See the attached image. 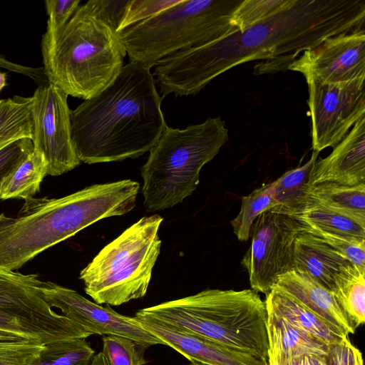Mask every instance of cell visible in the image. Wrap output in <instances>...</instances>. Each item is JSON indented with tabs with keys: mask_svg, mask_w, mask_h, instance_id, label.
Returning <instances> with one entry per match:
<instances>
[{
	"mask_svg": "<svg viewBox=\"0 0 365 365\" xmlns=\"http://www.w3.org/2000/svg\"><path fill=\"white\" fill-rule=\"evenodd\" d=\"M301 228V227H300ZM301 231L319 237L345 257L355 267L365 271V240L347 237L301 228Z\"/></svg>",
	"mask_w": 365,
	"mask_h": 365,
	"instance_id": "obj_32",
	"label": "cell"
},
{
	"mask_svg": "<svg viewBox=\"0 0 365 365\" xmlns=\"http://www.w3.org/2000/svg\"><path fill=\"white\" fill-rule=\"evenodd\" d=\"M102 354L108 365H145L148 348L129 338L117 335L102 337Z\"/></svg>",
	"mask_w": 365,
	"mask_h": 365,
	"instance_id": "obj_29",
	"label": "cell"
},
{
	"mask_svg": "<svg viewBox=\"0 0 365 365\" xmlns=\"http://www.w3.org/2000/svg\"><path fill=\"white\" fill-rule=\"evenodd\" d=\"M48 175V164L43 155L34 149L6 176L1 185L0 200L19 198L26 200L40 190Z\"/></svg>",
	"mask_w": 365,
	"mask_h": 365,
	"instance_id": "obj_24",
	"label": "cell"
},
{
	"mask_svg": "<svg viewBox=\"0 0 365 365\" xmlns=\"http://www.w3.org/2000/svg\"><path fill=\"white\" fill-rule=\"evenodd\" d=\"M313 152L334 148L365 116V78L331 83L305 78Z\"/></svg>",
	"mask_w": 365,
	"mask_h": 365,
	"instance_id": "obj_11",
	"label": "cell"
},
{
	"mask_svg": "<svg viewBox=\"0 0 365 365\" xmlns=\"http://www.w3.org/2000/svg\"><path fill=\"white\" fill-rule=\"evenodd\" d=\"M150 69L130 62L114 81L71 110V138L86 164L137 158L149 152L167 126Z\"/></svg>",
	"mask_w": 365,
	"mask_h": 365,
	"instance_id": "obj_2",
	"label": "cell"
},
{
	"mask_svg": "<svg viewBox=\"0 0 365 365\" xmlns=\"http://www.w3.org/2000/svg\"><path fill=\"white\" fill-rule=\"evenodd\" d=\"M322 182L365 183V116L354 125L329 155L315 162L309 185Z\"/></svg>",
	"mask_w": 365,
	"mask_h": 365,
	"instance_id": "obj_16",
	"label": "cell"
},
{
	"mask_svg": "<svg viewBox=\"0 0 365 365\" xmlns=\"http://www.w3.org/2000/svg\"><path fill=\"white\" fill-rule=\"evenodd\" d=\"M308 195L311 202L365 227V183L322 182L311 185Z\"/></svg>",
	"mask_w": 365,
	"mask_h": 365,
	"instance_id": "obj_21",
	"label": "cell"
},
{
	"mask_svg": "<svg viewBox=\"0 0 365 365\" xmlns=\"http://www.w3.org/2000/svg\"><path fill=\"white\" fill-rule=\"evenodd\" d=\"M277 205L272 182L262 185L249 195L243 196L240 212L231 221L233 232L238 240H248L256 218L262 212L271 210Z\"/></svg>",
	"mask_w": 365,
	"mask_h": 365,
	"instance_id": "obj_27",
	"label": "cell"
},
{
	"mask_svg": "<svg viewBox=\"0 0 365 365\" xmlns=\"http://www.w3.org/2000/svg\"><path fill=\"white\" fill-rule=\"evenodd\" d=\"M128 2V0H92L83 5L89 12L107 24L116 33Z\"/></svg>",
	"mask_w": 365,
	"mask_h": 365,
	"instance_id": "obj_35",
	"label": "cell"
},
{
	"mask_svg": "<svg viewBox=\"0 0 365 365\" xmlns=\"http://www.w3.org/2000/svg\"><path fill=\"white\" fill-rule=\"evenodd\" d=\"M290 0H244L233 15L234 24L243 31L277 13Z\"/></svg>",
	"mask_w": 365,
	"mask_h": 365,
	"instance_id": "obj_30",
	"label": "cell"
},
{
	"mask_svg": "<svg viewBox=\"0 0 365 365\" xmlns=\"http://www.w3.org/2000/svg\"><path fill=\"white\" fill-rule=\"evenodd\" d=\"M32 97L0 100V150L23 138L32 140Z\"/></svg>",
	"mask_w": 365,
	"mask_h": 365,
	"instance_id": "obj_26",
	"label": "cell"
},
{
	"mask_svg": "<svg viewBox=\"0 0 365 365\" xmlns=\"http://www.w3.org/2000/svg\"><path fill=\"white\" fill-rule=\"evenodd\" d=\"M349 336L356 329L340 308L331 292L304 272L292 269L279 277L274 285Z\"/></svg>",
	"mask_w": 365,
	"mask_h": 365,
	"instance_id": "obj_17",
	"label": "cell"
},
{
	"mask_svg": "<svg viewBox=\"0 0 365 365\" xmlns=\"http://www.w3.org/2000/svg\"><path fill=\"white\" fill-rule=\"evenodd\" d=\"M95 351L84 338L46 344L34 365H91Z\"/></svg>",
	"mask_w": 365,
	"mask_h": 365,
	"instance_id": "obj_28",
	"label": "cell"
},
{
	"mask_svg": "<svg viewBox=\"0 0 365 365\" xmlns=\"http://www.w3.org/2000/svg\"><path fill=\"white\" fill-rule=\"evenodd\" d=\"M336 301L356 329L365 321V271L351 264L337 274L330 289Z\"/></svg>",
	"mask_w": 365,
	"mask_h": 365,
	"instance_id": "obj_23",
	"label": "cell"
},
{
	"mask_svg": "<svg viewBox=\"0 0 365 365\" xmlns=\"http://www.w3.org/2000/svg\"><path fill=\"white\" fill-rule=\"evenodd\" d=\"M68 95L51 83L40 85L32 97L34 149L48 164V175H61L80 165L71 127Z\"/></svg>",
	"mask_w": 365,
	"mask_h": 365,
	"instance_id": "obj_12",
	"label": "cell"
},
{
	"mask_svg": "<svg viewBox=\"0 0 365 365\" xmlns=\"http://www.w3.org/2000/svg\"><path fill=\"white\" fill-rule=\"evenodd\" d=\"M287 365H329L326 358L305 356L289 363Z\"/></svg>",
	"mask_w": 365,
	"mask_h": 365,
	"instance_id": "obj_38",
	"label": "cell"
},
{
	"mask_svg": "<svg viewBox=\"0 0 365 365\" xmlns=\"http://www.w3.org/2000/svg\"><path fill=\"white\" fill-rule=\"evenodd\" d=\"M190 365H207L197 361H190Z\"/></svg>",
	"mask_w": 365,
	"mask_h": 365,
	"instance_id": "obj_42",
	"label": "cell"
},
{
	"mask_svg": "<svg viewBox=\"0 0 365 365\" xmlns=\"http://www.w3.org/2000/svg\"><path fill=\"white\" fill-rule=\"evenodd\" d=\"M140 188L130 179L93 184L59 198H29L16 217L1 213L0 269H18L96 222L130 212Z\"/></svg>",
	"mask_w": 365,
	"mask_h": 365,
	"instance_id": "obj_3",
	"label": "cell"
},
{
	"mask_svg": "<svg viewBox=\"0 0 365 365\" xmlns=\"http://www.w3.org/2000/svg\"><path fill=\"white\" fill-rule=\"evenodd\" d=\"M44 346L37 339L0 341V365H34Z\"/></svg>",
	"mask_w": 365,
	"mask_h": 365,
	"instance_id": "obj_31",
	"label": "cell"
},
{
	"mask_svg": "<svg viewBox=\"0 0 365 365\" xmlns=\"http://www.w3.org/2000/svg\"><path fill=\"white\" fill-rule=\"evenodd\" d=\"M244 0H180L158 14L116 32L130 62L149 69L178 51L237 31L234 13Z\"/></svg>",
	"mask_w": 365,
	"mask_h": 365,
	"instance_id": "obj_7",
	"label": "cell"
},
{
	"mask_svg": "<svg viewBox=\"0 0 365 365\" xmlns=\"http://www.w3.org/2000/svg\"><path fill=\"white\" fill-rule=\"evenodd\" d=\"M135 317L147 331L190 361L207 365H267V361L243 351L176 331L152 319Z\"/></svg>",
	"mask_w": 365,
	"mask_h": 365,
	"instance_id": "obj_15",
	"label": "cell"
},
{
	"mask_svg": "<svg viewBox=\"0 0 365 365\" xmlns=\"http://www.w3.org/2000/svg\"><path fill=\"white\" fill-rule=\"evenodd\" d=\"M33 150L32 140L29 138L20 139L0 150V189L4 179L11 174Z\"/></svg>",
	"mask_w": 365,
	"mask_h": 365,
	"instance_id": "obj_34",
	"label": "cell"
},
{
	"mask_svg": "<svg viewBox=\"0 0 365 365\" xmlns=\"http://www.w3.org/2000/svg\"><path fill=\"white\" fill-rule=\"evenodd\" d=\"M288 70L331 83L365 78L364 29L326 38L303 51Z\"/></svg>",
	"mask_w": 365,
	"mask_h": 365,
	"instance_id": "obj_14",
	"label": "cell"
},
{
	"mask_svg": "<svg viewBox=\"0 0 365 365\" xmlns=\"http://www.w3.org/2000/svg\"><path fill=\"white\" fill-rule=\"evenodd\" d=\"M228 139V130L220 117L185 129L167 125L140 168L146 210L171 208L191 195L198 187L201 169Z\"/></svg>",
	"mask_w": 365,
	"mask_h": 365,
	"instance_id": "obj_6",
	"label": "cell"
},
{
	"mask_svg": "<svg viewBox=\"0 0 365 365\" xmlns=\"http://www.w3.org/2000/svg\"><path fill=\"white\" fill-rule=\"evenodd\" d=\"M264 303L267 312L283 319L293 327L327 345L349 336L275 286L266 294Z\"/></svg>",
	"mask_w": 365,
	"mask_h": 365,
	"instance_id": "obj_20",
	"label": "cell"
},
{
	"mask_svg": "<svg viewBox=\"0 0 365 365\" xmlns=\"http://www.w3.org/2000/svg\"><path fill=\"white\" fill-rule=\"evenodd\" d=\"M163 217L144 216L109 242L80 272L85 292L98 304L119 306L143 297L160 253Z\"/></svg>",
	"mask_w": 365,
	"mask_h": 365,
	"instance_id": "obj_8",
	"label": "cell"
},
{
	"mask_svg": "<svg viewBox=\"0 0 365 365\" xmlns=\"http://www.w3.org/2000/svg\"><path fill=\"white\" fill-rule=\"evenodd\" d=\"M290 217L304 230L365 240L364 226L310 200L302 210Z\"/></svg>",
	"mask_w": 365,
	"mask_h": 365,
	"instance_id": "obj_25",
	"label": "cell"
},
{
	"mask_svg": "<svg viewBox=\"0 0 365 365\" xmlns=\"http://www.w3.org/2000/svg\"><path fill=\"white\" fill-rule=\"evenodd\" d=\"M41 48L48 83L84 101L114 81L126 55L115 31L83 4L61 28H46Z\"/></svg>",
	"mask_w": 365,
	"mask_h": 365,
	"instance_id": "obj_5",
	"label": "cell"
},
{
	"mask_svg": "<svg viewBox=\"0 0 365 365\" xmlns=\"http://www.w3.org/2000/svg\"><path fill=\"white\" fill-rule=\"evenodd\" d=\"M6 86V73L0 71V92Z\"/></svg>",
	"mask_w": 365,
	"mask_h": 365,
	"instance_id": "obj_41",
	"label": "cell"
},
{
	"mask_svg": "<svg viewBox=\"0 0 365 365\" xmlns=\"http://www.w3.org/2000/svg\"><path fill=\"white\" fill-rule=\"evenodd\" d=\"M43 292L51 307L82 327L91 335H117L129 338L146 347L165 343L147 331L134 317L119 314L109 305L93 302L76 291L52 282H43Z\"/></svg>",
	"mask_w": 365,
	"mask_h": 365,
	"instance_id": "obj_13",
	"label": "cell"
},
{
	"mask_svg": "<svg viewBox=\"0 0 365 365\" xmlns=\"http://www.w3.org/2000/svg\"><path fill=\"white\" fill-rule=\"evenodd\" d=\"M22 339L25 337L21 334L0 330V341H15Z\"/></svg>",
	"mask_w": 365,
	"mask_h": 365,
	"instance_id": "obj_39",
	"label": "cell"
},
{
	"mask_svg": "<svg viewBox=\"0 0 365 365\" xmlns=\"http://www.w3.org/2000/svg\"><path fill=\"white\" fill-rule=\"evenodd\" d=\"M38 274L0 269V330L43 343L91 336L46 302Z\"/></svg>",
	"mask_w": 365,
	"mask_h": 365,
	"instance_id": "obj_9",
	"label": "cell"
},
{
	"mask_svg": "<svg viewBox=\"0 0 365 365\" xmlns=\"http://www.w3.org/2000/svg\"><path fill=\"white\" fill-rule=\"evenodd\" d=\"M180 0H128L125 13L116 31L153 17L177 4Z\"/></svg>",
	"mask_w": 365,
	"mask_h": 365,
	"instance_id": "obj_33",
	"label": "cell"
},
{
	"mask_svg": "<svg viewBox=\"0 0 365 365\" xmlns=\"http://www.w3.org/2000/svg\"><path fill=\"white\" fill-rule=\"evenodd\" d=\"M319 153L313 152L304 165L284 173L272 182L277 207L272 211L292 216L309 202V181Z\"/></svg>",
	"mask_w": 365,
	"mask_h": 365,
	"instance_id": "obj_22",
	"label": "cell"
},
{
	"mask_svg": "<svg viewBox=\"0 0 365 365\" xmlns=\"http://www.w3.org/2000/svg\"><path fill=\"white\" fill-rule=\"evenodd\" d=\"M349 262L322 238L301 231L293 250V269L304 272L330 290Z\"/></svg>",
	"mask_w": 365,
	"mask_h": 365,
	"instance_id": "obj_19",
	"label": "cell"
},
{
	"mask_svg": "<svg viewBox=\"0 0 365 365\" xmlns=\"http://www.w3.org/2000/svg\"><path fill=\"white\" fill-rule=\"evenodd\" d=\"M326 360L329 365H363L361 352L349 336L327 346Z\"/></svg>",
	"mask_w": 365,
	"mask_h": 365,
	"instance_id": "obj_36",
	"label": "cell"
},
{
	"mask_svg": "<svg viewBox=\"0 0 365 365\" xmlns=\"http://www.w3.org/2000/svg\"><path fill=\"white\" fill-rule=\"evenodd\" d=\"M91 365H108V364L106 357L101 351L95 354Z\"/></svg>",
	"mask_w": 365,
	"mask_h": 365,
	"instance_id": "obj_40",
	"label": "cell"
},
{
	"mask_svg": "<svg viewBox=\"0 0 365 365\" xmlns=\"http://www.w3.org/2000/svg\"><path fill=\"white\" fill-rule=\"evenodd\" d=\"M135 317L152 319L267 361V312L264 301L252 289H206L141 309Z\"/></svg>",
	"mask_w": 365,
	"mask_h": 365,
	"instance_id": "obj_4",
	"label": "cell"
},
{
	"mask_svg": "<svg viewBox=\"0 0 365 365\" xmlns=\"http://www.w3.org/2000/svg\"><path fill=\"white\" fill-rule=\"evenodd\" d=\"M365 0H290L277 13L227 37L178 51L156 63L164 98L195 95L217 76L252 61L255 75L288 70L326 38L364 29Z\"/></svg>",
	"mask_w": 365,
	"mask_h": 365,
	"instance_id": "obj_1",
	"label": "cell"
},
{
	"mask_svg": "<svg viewBox=\"0 0 365 365\" xmlns=\"http://www.w3.org/2000/svg\"><path fill=\"white\" fill-rule=\"evenodd\" d=\"M300 232L299 225L287 215L267 210L256 218L252 242L241 261L252 290L266 295L279 277L293 269L294 244Z\"/></svg>",
	"mask_w": 365,
	"mask_h": 365,
	"instance_id": "obj_10",
	"label": "cell"
},
{
	"mask_svg": "<svg viewBox=\"0 0 365 365\" xmlns=\"http://www.w3.org/2000/svg\"><path fill=\"white\" fill-rule=\"evenodd\" d=\"M79 0H46L45 8L48 16L47 29L56 30L63 26L79 6Z\"/></svg>",
	"mask_w": 365,
	"mask_h": 365,
	"instance_id": "obj_37",
	"label": "cell"
},
{
	"mask_svg": "<svg viewBox=\"0 0 365 365\" xmlns=\"http://www.w3.org/2000/svg\"><path fill=\"white\" fill-rule=\"evenodd\" d=\"M267 365H287L305 356L325 358L327 346L267 312Z\"/></svg>",
	"mask_w": 365,
	"mask_h": 365,
	"instance_id": "obj_18",
	"label": "cell"
}]
</instances>
